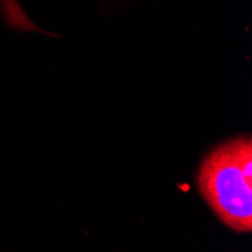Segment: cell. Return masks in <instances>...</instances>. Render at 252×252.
<instances>
[{"label":"cell","instance_id":"obj_1","mask_svg":"<svg viewBox=\"0 0 252 252\" xmlns=\"http://www.w3.org/2000/svg\"><path fill=\"white\" fill-rule=\"evenodd\" d=\"M198 188L215 215L231 230H252V141L239 136L216 147L198 172Z\"/></svg>","mask_w":252,"mask_h":252},{"label":"cell","instance_id":"obj_2","mask_svg":"<svg viewBox=\"0 0 252 252\" xmlns=\"http://www.w3.org/2000/svg\"><path fill=\"white\" fill-rule=\"evenodd\" d=\"M0 9H2L3 18L12 29L25 31V32H41L33 23L29 20L26 12L21 9L18 0H0Z\"/></svg>","mask_w":252,"mask_h":252}]
</instances>
